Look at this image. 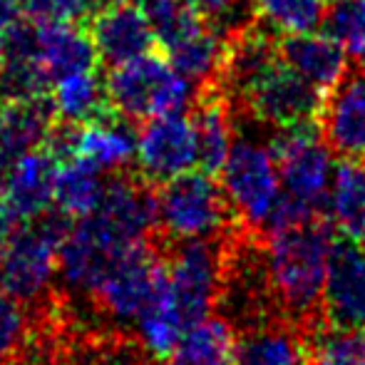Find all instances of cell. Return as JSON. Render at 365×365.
<instances>
[{
	"label": "cell",
	"instance_id": "obj_29",
	"mask_svg": "<svg viewBox=\"0 0 365 365\" xmlns=\"http://www.w3.org/2000/svg\"><path fill=\"white\" fill-rule=\"evenodd\" d=\"M172 365H236V333L226 318L207 316L187 326L172 353Z\"/></svg>",
	"mask_w": 365,
	"mask_h": 365
},
{
	"label": "cell",
	"instance_id": "obj_19",
	"mask_svg": "<svg viewBox=\"0 0 365 365\" xmlns=\"http://www.w3.org/2000/svg\"><path fill=\"white\" fill-rule=\"evenodd\" d=\"M33 48L50 77V85L68 73L97 65V50L90 33L77 28L75 20H35Z\"/></svg>",
	"mask_w": 365,
	"mask_h": 365
},
{
	"label": "cell",
	"instance_id": "obj_34",
	"mask_svg": "<svg viewBox=\"0 0 365 365\" xmlns=\"http://www.w3.org/2000/svg\"><path fill=\"white\" fill-rule=\"evenodd\" d=\"M28 336V316L20 301L0 291V358L3 363L8 356L20 351Z\"/></svg>",
	"mask_w": 365,
	"mask_h": 365
},
{
	"label": "cell",
	"instance_id": "obj_44",
	"mask_svg": "<svg viewBox=\"0 0 365 365\" xmlns=\"http://www.w3.org/2000/svg\"><path fill=\"white\" fill-rule=\"evenodd\" d=\"M0 363H3V358H0Z\"/></svg>",
	"mask_w": 365,
	"mask_h": 365
},
{
	"label": "cell",
	"instance_id": "obj_28",
	"mask_svg": "<svg viewBox=\"0 0 365 365\" xmlns=\"http://www.w3.org/2000/svg\"><path fill=\"white\" fill-rule=\"evenodd\" d=\"M326 209L346 239L365 244V162L343 159L336 164Z\"/></svg>",
	"mask_w": 365,
	"mask_h": 365
},
{
	"label": "cell",
	"instance_id": "obj_30",
	"mask_svg": "<svg viewBox=\"0 0 365 365\" xmlns=\"http://www.w3.org/2000/svg\"><path fill=\"white\" fill-rule=\"evenodd\" d=\"M256 20L271 35H301L326 23V0H251Z\"/></svg>",
	"mask_w": 365,
	"mask_h": 365
},
{
	"label": "cell",
	"instance_id": "obj_13",
	"mask_svg": "<svg viewBox=\"0 0 365 365\" xmlns=\"http://www.w3.org/2000/svg\"><path fill=\"white\" fill-rule=\"evenodd\" d=\"M323 318L333 328L365 326V244L338 239L323 286Z\"/></svg>",
	"mask_w": 365,
	"mask_h": 365
},
{
	"label": "cell",
	"instance_id": "obj_23",
	"mask_svg": "<svg viewBox=\"0 0 365 365\" xmlns=\"http://www.w3.org/2000/svg\"><path fill=\"white\" fill-rule=\"evenodd\" d=\"M50 92V77L33 48V28L20 23L10 33L0 60V95L3 100H35Z\"/></svg>",
	"mask_w": 365,
	"mask_h": 365
},
{
	"label": "cell",
	"instance_id": "obj_14",
	"mask_svg": "<svg viewBox=\"0 0 365 365\" xmlns=\"http://www.w3.org/2000/svg\"><path fill=\"white\" fill-rule=\"evenodd\" d=\"M318 122L333 154L365 162V73H348L326 92Z\"/></svg>",
	"mask_w": 365,
	"mask_h": 365
},
{
	"label": "cell",
	"instance_id": "obj_9",
	"mask_svg": "<svg viewBox=\"0 0 365 365\" xmlns=\"http://www.w3.org/2000/svg\"><path fill=\"white\" fill-rule=\"evenodd\" d=\"M149 244V241H147ZM142 244H127L117 239L92 214L75 219L68 236L58 249V276L70 293L90 296L100 289L112 269Z\"/></svg>",
	"mask_w": 365,
	"mask_h": 365
},
{
	"label": "cell",
	"instance_id": "obj_43",
	"mask_svg": "<svg viewBox=\"0 0 365 365\" xmlns=\"http://www.w3.org/2000/svg\"><path fill=\"white\" fill-rule=\"evenodd\" d=\"M0 100H3V95H0Z\"/></svg>",
	"mask_w": 365,
	"mask_h": 365
},
{
	"label": "cell",
	"instance_id": "obj_17",
	"mask_svg": "<svg viewBox=\"0 0 365 365\" xmlns=\"http://www.w3.org/2000/svg\"><path fill=\"white\" fill-rule=\"evenodd\" d=\"M60 159L50 152L48 145H40L20 154L0 177L8 204L15 219L23 221L38 219L48 209H53L55 169Z\"/></svg>",
	"mask_w": 365,
	"mask_h": 365
},
{
	"label": "cell",
	"instance_id": "obj_25",
	"mask_svg": "<svg viewBox=\"0 0 365 365\" xmlns=\"http://www.w3.org/2000/svg\"><path fill=\"white\" fill-rule=\"evenodd\" d=\"M207 97L197 102L194 112V130H197V147H199V169L207 174H219L229 157L236 140L234 112L226 100V95L214 92V85L209 87Z\"/></svg>",
	"mask_w": 365,
	"mask_h": 365
},
{
	"label": "cell",
	"instance_id": "obj_26",
	"mask_svg": "<svg viewBox=\"0 0 365 365\" xmlns=\"http://www.w3.org/2000/svg\"><path fill=\"white\" fill-rule=\"evenodd\" d=\"M107 179L105 172L97 169L82 157H65L55 169L53 207L70 219H82L100 207L105 197Z\"/></svg>",
	"mask_w": 365,
	"mask_h": 365
},
{
	"label": "cell",
	"instance_id": "obj_2",
	"mask_svg": "<svg viewBox=\"0 0 365 365\" xmlns=\"http://www.w3.org/2000/svg\"><path fill=\"white\" fill-rule=\"evenodd\" d=\"M70 226L73 219L58 209H48L10 231L0 261V291L23 306L43 301L58 276V249Z\"/></svg>",
	"mask_w": 365,
	"mask_h": 365
},
{
	"label": "cell",
	"instance_id": "obj_5",
	"mask_svg": "<svg viewBox=\"0 0 365 365\" xmlns=\"http://www.w3.org/2000/svg\"><path fill=\"white\" fill-rule=\"evenodd\" d=\"M231 217L234 212L214 174L192 169L164 182L157 194V226L169 241L221 239Z\"/></svg>",
	"mask_w": 365,
	"mask_h": 365
},
{
	"label": "cell",
	"instance_id": "obj_36",
	"mask_svg": "<svg viewBox=\"0 0 365 365\" xmlns=\"http://www.w3.org/2000/svg\"><path fill=\"white\" fill-rule=\"evenodd\" d=\"M194 5L212 25L231 33L244 25V10L251 5V0H194Z\"/></svg>",
	"mask_w": 365,
	"mask_h": 365
},
{
	"label": "cell",
	"instance_id": "obj_31",
	"mask_svg": "<svg viewBox=\"0 0 365 365\" xmlns=\"http://www.w3.org/2000/svg\"><path fill=\"white\" fill-rule=\"evenodd\" d=\"M306 343V365H365V326L333 328L326 323Z\"/></svg>",
	"mask_w": 365,
	"mask_h": 365
},
{
	"label": "cell",
	"instance_id": "obj_6",
	"mask_svg": "<svg viewBox=\"0 0 365 365\" xmlns=\"http://www.w3.org/2000/svg\"><path fill=\"white\" fill-rule=\"evenodd\" d=\"M271 149L279 167L284 197L308 219L318 217V212L326 207L336 172L333 149L321 132H316L313 122L281 127L271 142Z\"/></svg>",
	"mask_w": 365,
	"mask_h": 365
},
{
	"label": "cell",
	"instance_id": "obj_18",
	"mask_svg": "<svg viewBox=\"0 0 365 365\" xmlns=\"http://www.w3.org/2000/svg\"><path fill=\"white\" fill-rule=\"evenodd\" d=\"M279 55L293 73H298L323 95L351 73V58L328 30L289 35L284 43H279Z\"/></svg>",
	"mask_w": 365,
	"mask_h": 365
},
{
	"label": "cell",
	"instance_id": "obj_24",
	"mask_svg": "<svg viewBox=\"0 0 365 365\" xmlns=\"http://www.w3.org/2000/svg\"><path fill=\"white\" fill-rule=\"evenodd\" d=\"M224 55L226 38L209 20L167 48V60L172 63V68L187 77L192 85L204 87H212L219 82Z\"/></svg>",
	"mask_w": 365,
	"mask_h": 365
},
{
	"label": "cell",
	"instance_id": "obj_41",
	"mask_svg": "<svg viewBox=\"0 0 365 365\" xmlns=\"http://www.w3.org/2000/svg\"><path fill=\"white\" fill-rule=\"evenodd\" d=\"M120 3H135V5H145L147 0H120Z\"/></svg>",
	"mask_w": 365,
	"mask_h": 365
},
{
	"label": "cell",
	"instance_id": "obj_38",
	"mask_svg": "<svg viewBox=\"0 0 365 365\" xmlns=\"http://www.w3.org/2000/svg\"><path fill=\"white\" fill-rule=\"evenodd\" d=\"M23 3L20 0H0V60H3L8 38L23 23Z\"/></svg>",
	"mask_w": 365,
	"mask_h": 365
},
{
	"label": "cell",
	"instance_id": "obj_37",
	"mask_svg": "<svg viewBox=\"0 0 365 365\" xmlns=\"http://www.w3.org/2000/svg\"><path fill=\"white\" fill-rule=\"evenodd\" d=\"M77 365H149L147 358H142V348L132 343H115V346H102L85 353Z\"/></svg>",
	"mask_w": 365,
	"mask_h": 365
},
{
	"label": "cell",
	"instance_id": "obj_40",
	"mask_svg": "<svg viewBox=\"0 0 365 365\" xmlns=\"http://www.w3.org/2000/svg\"><path fill=\"white\" fill-rule=\"evenodd\" d=\"M5 244H8V231L0 229V261H3V254H5Z\"/></svg>",
	"mask_w": 365,
	"mask_h": 365
},
{
	"label": "cell",
	"instance_id": "obj_15",
	"mask_svg": "<svg viewBox=\"0 0 365 365\" xmlns=\"http://www.w3.org/2000/svg\"><path fill=\"white\" fill-rule=\"evenodd\" d=\"M90 38L97 50V60L107 63L110 68L152 53L157 43L145 8L120 0L95 10Z\"/></svg>",
	"mask_w": 365,
	"mask_h": 365
},
{
	"label": "cell",
	"instance_id": "obj_16",
	"mask_svg": "<svg viewBox=\"0 0 365 365\" xmlns=\"http://www.w3.org/2000/svg\"><path fill=\"white\" fill-rule=\"evenodd\" d=\"M92 217L127 244H147L157 229V194L145 182L117 177L107 182L105 197Z\"/></svg>",
	"mask_w": 365,
	"mask_h": 365
},
{
	"label": "cell",
	"instance_id": "obj_7",
	"mask_svg": "<svg viewBox=\"0 0 365 365\" xmlns=\"http://www.w3.org/2000/svg\"><path fill=\"white\" fill-rule=\"evenodd\" d=\"M234 97L256 122L281 130V127L316 122L326 95L308 85L298 73H293L279 55V60L261 70Z\"/></svg>",
	"mask_w": 365,
	"mask_h": 365
},
{
	"label": "cell",
	"instance_id": "obj_22",
	"mask_svg": "<svg viewBox=\"0 0 365 365\" xmlns=\"http://www.w3.org/2000/svg\"><path fill=\"white\" fill-rule=\"evenodd\" d=\"M135 331L137 346L142 348V353L147 358H152L157 363L172 358L179 338L187 331V321H184L182 311L177 306V298L172 293L167 274L159 281L157 291L152 293V298L142 308V313L137 316Z\"/></svg>",
	"mask_w": 365,
	"mask_h": 365
},
{
	"label": "cell",
	"instance_id": "obj_11",
	"mask_svg": "<svg viewBox=\"0 0 365 365\" xmlns=\"http://www.w3.org/2000/svg\"><path fill=\"white\" fill-rule=\"evenodd\" d=\"M45 145L58 159L82 157L105 174L125 172L135 164L137 135L132 132L130 120L120 115H100L85 125L53 127Z\"/></svg>",
	"mask_w": 365,
	"mask_h": 365
},
{
	"label": "cell",
	"instance_id": "obj_20",
	"mask_svg": "<svg viewBox=\"0 0 365 365\" xmlns=\"http://www.w3.org/2000/svg\"><path fill=\"white\" fill-rule=\"evenodd\" d=\"M53 107L45 97L5 100L0 107V177L28 149L45 145L53 132Z\"/></svg>",
	"mask_w": 365,
	"mask_h": 365
},
{
	"label": "cell",
	"instance_id": "obj_35",
	"mask_svg": "<svg viewBox=\"0 0 365 365\" xmlns=\"http://www.w3.org/2000/svg\"><path fill=\"white\" fill-rule=\"evenodd\" d=\"M35 20H80L97 8L100 0H20Z\"/></svg>",
	"mask_w": 365,
	"mask_h": 365
},
{
	"label": "cell",
	"instance_id": "obj_27",
	"mask_svg": "<svg viewBox=\"0 0 365 365\" xmlns=\"http://www.w3.org/2000/svg\"><path fill=\"white\" fill-rule=\"evenodd\" d=\"M50 107L63 125H85L95 117L105 115L107 90L105 77L95 68L68 73L50 85Z\"/></svg>",
	"mask_w": 365,
	"mask_h": 365
},
{
	"label": "cell",
	"instance_id": "obj_39",
	"mask_svg": "<svg viewBox=\"0 0 365 365\" xmlns=\"http://www.w3.org/2000/svg\"><path fill=\"white\" fill-rule=\"evenodd\" d=\"M18 224H20V221L15 219L13 209H10V204H8V197H5L3 187H0V229L10 234V231H13Z\"/></svg>",
	"mask_w": 365,
	"mask_h": 365
},
{
	"label": "cell",
	"instance_id": "obj_32",
	"mask_svg": "<svg viewBox=\"0 0 365 365\" xmlns=\"http://www.w3.org/2000/svg\"><path fill=\"white\" fill-rule=\"evenodd\" d=\"M142 8H145L149 25H152L154 40L164 50L192 30H197L202 23H207V18L199 13L194 0H147Z\"/></svg>",
	"mask_w": 365,
	"mask_h": 365
},
{
	"label": "cell",
	"instance_id": "obj_8",
	"mask_svg": "<svg viewBox=\"0 0 365 365\" xmlns=\"http://www.w3.org/2000/svg\"><path fill=\"white\" fill-rule=\"evenodd\" d=\"M224 244L221 239L172 241V254L164 259L167 279L187 326L212 316L224 284Z\"/></svg>",
	"mask_w": 365,
	"mask_h": 365
},
{
	"label": "cell",
	"instance_id": "obj_1",
	"mask_svg": "<svg viewBox=\"0 0 365 365\" xmlns=\"http://www.w3.org/2000/svg\"><path fill=\"white\" fill-rule=\"evenodd\" d=\"M336 241V226L318 217L269 231L266 236L264 271L269 291L303 328L321 311L328 261Z\"/></svg>",
	"mask_w": 365,
	"mask_h": 365
},
{
	"label": "cell",
	"instance_id": "obj_33",
	"mask_svg": "<svg viewBox=\"0 0 365 365\" xmlns=\"http://www.w3.org/2000/svg\"><path fill=\"white\" fill-rule=\"evenodd\" d=\"M326 30L365 70V0H336L326 13Z\"/></svg>",
	"mask_w": 365,
	"mask_h": 365
},
{
	"label": "cell",
	"instance_id": "obj_4",
	"mask_svg": "<svg viewBox=\"0 0 365 365\" xmlns=\"http://www.w3.org/2000/svg\"><path fill=\"white\" fill-rule=\"evenodd\" d=\"M221 174V189L226 194L234 217L251 231L269 234L274 217L284 202L279 167L271 145L256 135H236Z\"/></svg>",
	"mask_w": 365,
	"mask_h": 365
},
{
	"label": "cell",
	"instance_id": "obj_21",
	"mask_svg": "<svg viewBox=\"0 0 365 365\" xmlns=\"http://www.w3.org/2000/svg\"><path fill=\"white\" fill-rule=\"evenodd\" d=\"M306 331L266 318L236 338V365H306Z\"/></svg>",
	"mask_w": 365,
	"mask_h": 365
},
{
	"label": "cell",
	"instance_id": "obj_12",
	"mask_svg": "<svg viewBox=\"0 0 365 365\" xmlns=\"http://www.w3.org/2000/svg\"><path fill=\"white\" fill-rule=\"evenodd\" d=\"M164 274H167L164 259L157 256L152 244H142L132 249L107 274L100 289L92 293V301H95L97 311H102L117 326H127V323L135 326L137 316L147 306L152 293L157 291Z\"/></svg>",
	"mask_w": 365,
	"mask_h": 365
},
{
	"label": "cell",
	"instance_id": "obj_10",
	"mask_svg": "<svg viewBox=\"0 0 365 365\" xmlns=\"http://www.w3.org/2000/svg\"><path fill=\"white\" fill-rule=\"evenodd\" d=\"M135 164L149 184H164L199 167L194 120L187 112L149 117L137 132Z\"/></svg>",
	"mask_w": 365,
	"mask_h": 365
},
{
	"label": "cell",
	"instance_id": "obj_3",
	"mask_svg": "<svg viewBox=\"0 0 365 365\" xmlns=\"http://www.w3.org/2000/svg\"><path fill=\"white\" fill-rule=\"evenodd\" d=\"M107 107L130 122H145L167 112H187L197 85L179 75L169 60L147 53L112 65L105 77Z\"/></svg>",
	"mask_w": 365,
	"mask_h": 365
},
{
	"label": "cell",
	"instance_id": "obj_42",
	"mask_svg": "<svg viewBox=\"0 0 365 365\" xmlns=\"http://www.w3.org/2000/svg\"><path fill=\"white\" fill-rule=\"evenodd\" d=\"M152 365H159V363H152Z\"/></svg>",
	"mask_w": 365,
	"mask_h": 365
}]
</instances>
